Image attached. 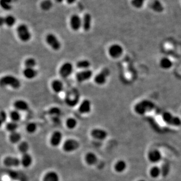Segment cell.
<instances>
[{"mask_svg":"<svg viewBox=\"0 0 181 181\" xmlns=\"http://www.w3.org/2000/svg\"><path fill=\"white\" fill-rule=\"evenodd\" d=\"M1 86H10L14 89H18L21 87V82L17 78L11 75L4 76L1 79Z\"/></svg>","mask_w":181,"mask_h":181,"instance_id":"6da1fadb","label":"cell"},{"mask_svg":"<svg viewBox=\"0 0 181 181\" xmlns=\"http://www.w3.org/2000/svg\"><path fill=\"white\" fill-rule=\"evenodd\" d=\"M154 104L150 101L144 100L137 104L134 107L135 112L140 115H142L148 111L153 109Z\"/></svg>","mask_w":181,"mask_h":181,"instance_id":"7a4b0ae2","label":"cell"},{"mask_svg":"<svg viewBox=\"0 0 181 181\" xmlns=\"http://www.w3.org/2000/svg\"><path fill=\"white\" fill-rule=\"evenodd\" d=\"M16 31L18 38L21 41L23 42H28L31 38V34L26 25L20 24L17 27Z\"/></svg>","mask_w":181,"mask_h":181,"instance_id":"3957f363","label":"cell"},{"mask_svg":"<svg viewBox=\"0 0 181 181\" xmlns=\"http://www.w3.org/2000/svg\"><path fill=\"white\" fill-rule=\"evenodd\" d=\"M162 118L164 122L170 125L174 126H179L181 125V120L180 118L175 116L170 112H164L162 116Z\"/></svg>","mask_w":181,"mask_h":181,"instance_id":"277c9868","label":"cell"},{"mask_svg":"<svg viewBox=\"0 0 181 181\" xmlns=\"http://www.w3.org/2000/svg\"><path fill=\"white\" fill-rule=\"evenodd\" d=\"M46 42L50 48L55 51H57L61 48V43L57 37L53 34L49 33L46 35Z\"/></svg>","mask_w":181,"mask_h":181,"instance_id":"5b68a950","label":"cell"},{"mask_svg":"<svg viewBox=\"0 0 181 181\" xmlns=\"http://www.w3.org/2000/svg\"><path fill=\"white\" fill-rule=\"evenodd\" d=\"M110 74V70L109 68H103L94 78V81L96 84L99 85H103L105 84Z\"/></svg>","mask_w":181,"mask_h":181,"instance_id":"8992f818","label":"cell"},{"mask_svg":"<svg viewBox=\"0 0 181 181\" xmlns=\"http://www.w3.org/2000/svg\"><path fill=\"white\" fill-rule=\"evenodd\" d=\"M73 71V65L70 62H66L60 67L59 70V74L63 78H67L71 75Z\"/></svg>","mask_w":181,"mask_h":181,"instance_id":"52a82bcc","label":"cell"},{"mask_svg":"<svg viewBox=\"0 0 181 181\" xmlns=\"http://www.w3.org/2000/svg\"><path fill=\"white\" fill-rule=\"evenodd\" d=\"M79 147V142L75 139H67L63 145V149L67 152H71L76 151Z\"/></svg>","mask_w":181,"mask_h":181,"instance_id":"ba28073f","label":"cell"},{"mask_svg":"<svg viewBox=\"0 0 181 181\" xmlns=\"http://www.w3.org/2000/svg\"><path fill=\"white\" fill-rule=\"evenodd\" d=\"M70 26L71 29L77 31L82 27V19L78 15L74 14L70 18Z\"/></svg>","mask_w":181,"mask_h":181,"instance_id":"9c48e42d","label":"cell"},{"mask_svg":"<svg viewBox=\"0 0 181 181\" xmlns=\"http://www.w3.org/2000/svg\"><path fill=\"white\" fill-rule=\"evenodd\" d=\"M123 52V48L118 44H114L110 46L109 48L108 52L111 57L113 59H117L120 57Z\"/></svg>","mask_w":181,"mask_h":181,"instance_id":"30bf717a","label":"cell"},{"mask_svg":"<svg viewBox=\"0 0 181 181\" xmlns=\"http://www.w3.org/2000/svg\"><path fill=\"white\" fill-rule=\"evenodd\" d=\"M92 75H93V72L92 71L88 69V70H82L78 72L75 75V78L79 82L82 83L90 79Z\"/></svg>","mask_w":181,"mask_h":181,"instance_id":"8fae6325","label":"cell"},{"mask_svg":"<svg viewBox=\"0 0 181 181\" xmlns=\"http://www.w3.org/2000/svg\"><path fill=\"white\" fill-rule=\"evenodd\" d=\"M148 159L151 163L157 164L162 160V153L158 149H152L148 152Z\"/></svg>","mask_w":181,"mask_h":181,"instance_id":"7c38bea8","label":"cell"},{"mask_svg":"<svg viewBox=\"0 0 181 181\" xmlns=\"http://www.w3.org/2000/svg\"><path fill=\"white\" fill-rule=\"evenodd\" d=\"M90 135L95 139L103 141L107 138L108 133L106 130L102 129L95 128L91 131Z\"/></svg>","mask_w":181,"mask_h":181,"instance_id":"4fadbf2b","label":"cell"},{"mask_svg":"<svg viewBox=\"0 0 181 181\" xmlns=\"http://www.w3.org/2000/svg\"><path fill=\"white\" fill-rule=\"evenodd\" d=\"M63 139V134L59 131H54L50 138V144L52 146L56 147L61 143Z\"/></svg>","mask_w":181,"mask_h":181,"instance_id":"5bb4252c","label":"cell"},{"mask_svg":"<svg viewBox=\"0 0 181 181\" xmlns=\"http://www.w3.org/2000/svg\"><path fill=\"white\" fill-rule=\"evenodd\" d=\"M21 163V160H20L18 158L12 156L7 157L4 160L5 165L8 167H17Z\"/></svg>","mask_w":181,"mask_h":181,"instance_id":"9a60e30c","label":"cell"},{"mask_svg":"<svg viewBox=\"0 0 181 181\" xmlns=\"http://www.w3.org/2000/svg\"><path fill=\"white\" fill-rule=\"evenodd\" d=\"M91 110V103L90 101L87 99L83 101L79 108V111L82 114H87L90 112Z\"/></svg>","mask_w":181,"mask_h":181,"instance_id":"2e32d148","label":"cell"},{"mask_svg":"<svg viewBox=\"0 0 181 181\" xmlns=\"http://www.w3.org/2000/svg\"><path fill=\"white\" fill-rule=\"evenodd\" d=\"M92 24V16L89 13L84 15L82 19V27L85 31H89L90 30Z\"/></svg>","mask_w":181,"mask_h":181,"instance_id":"e0dca14e","label":"cell"},{"mask_svg":"<svg viewBox=\"0 0 181 181\" xmlns=\"http://www.w3.org/2000/svg\"><path fill=\"white\" fill-rule=\"evenodd\" d=\"M14 107L15 110L20 111H25L29 109L28 103L22 100H18L14 103Z\"/></svg>","mask_w":181,"mask_h":181,"instance_id":"ac0fdd59","label":"cell"},{"mask_svg":"<svg viewBox=\"0 0 181 181\" xmlns=\"http://www.w3.org/2000/svg\"><path fill=\"white\" fill-rule=\"evenodd\" d=\"M23 75L27 79H32L36 78L38 75V71L34 68L25 67L23 71Z\"/></svg>","mask_w":181,"mask_h":181,"instance_id":"d6986e66","label":"cell"},{"mask_svg":"<svg viewBox=\"0 0 181 181\" xmlns=\"http://www.w3.org/2000/svg\"><path fill=\"white\" fill-rule=\"evenodd\" d=\"M52 89L56 93H60L62 92L64 89L63 83L59 79H54L51 84Z\"/></svg>","mask_w":181,"mask_h":181,"instance_id":"ffe728a7","label":"cell"},{"mask_svg":"<svg viewBox=\"0 0 181 181\" xmlns=\"http://www.w3.org/2000/svg\"><path fill=\"white\" fill-rule=\"evenodd\" d=\"M127 164L125 160H120L117 161L114 164V170L118 173H123L125 171Z\"/></svg>","mask_w":181,"mask_h":181,"instance_id":"44dd1931","label":"cell"},{"mask_svg":"<svg viewBox=\"0 0 181 181\" xmlns=\"http://www.w3.org/2000/svg\"><path fill=\"white\" fill-rule=\"evenodd\" d=\"M85 160L89 165H94L97 163V156L93 152H88L85 156Z\"/></svg>","mask_w":181,"mask_h":181,"instance_id":"7402d4cb","label":"cell"},{"mask_svg":"<svg viewBox=\"0 0 181 181\" xmlns=\"http://www.w3.org/2000/svg\"><path fill=\"white\" fill-rule=\"evenodd\" d=\"M43 181H60V177L55 171H49L45 175Z\"/></svg>","mask_w":181,"mask_h":181,"instance_id":"603a6c76","label":"cell"},{"mask_svg":"<svg viewBox=\"0 0 181 181\" xmlns=\"http://www.w3.org/2000/svg\"><path fill=\"white\" fill-rule=\"evenodd\" d=\"M21 163L24 167H29L32 163V156L28 153L23 154L21 159Z\"/></svg>","mask_w":181,"mask_h":181,"instance_id":"cb8c5ba5","label":"cell"},{"mask_svg":"<svg viewBox=\"0 0 181 181\" xmlns=\"http://www.w3.org/2000/svg\"><path fill=\"white\" fill-rule=\"evenodd\" d=\"M149 174L152 178L157 179L162 175V170L158 166H154L149 170Z\"/></svg>","mask_w":181,"mask_h":181,"instance_id":"d4e9b609","label":"cell"},{"mask_svg":"<svg viewBox=\"0 0 181 181\" xmlns=\"http://www.w3.org/2000/svg\"><path fill=\"white\" fill-rule=\"evenodd\" d=\"M90 66V63L87 60H79L76 64V67L83 70H88Z\"/></svg>","mask_w":181,"mask_h":181,"instance_id":"484cf974","label":"cell"},{"mask_svg":"<svg viewBox=\"0 0 181 181\" xmlns=\"http://www.w3.org/2000/svg\"><path fill=\"white\" fill-rule=\"evenodd\" d=\"M160 64L162 68L164 69H169L171 67L173 64L170 59L167 57H164L160 60Z\"/></svg>","mask_w":181,"mask_h":181,"instance_id":"4316f807","label":"cell"},{"mask_svg":"<svg viewBox=\"0 0 181 181\" xmlns=\"http://www.w3.org/2000/svg\"><path fill=\"white\" fill-rule=\"evenodd\" d=\"M53 4L51 0H43L40 4L41 8L45 11L50 10Z\"/></svg>","mask_w":181,"mask_h":181,"instance_id":"83f0119b","label":"cell"},{"mask_svg":"<svg viewBox=\"0 0 181 181\" xmlns=\"http://www.w3.org/2000/svg\"><path fill=\"white\" fill-rule=\"evenodd\" d=\"M16 20L15 17L12 15H8L4 18V24L7 26L12 27L15 25Z\"/></svg>","mask_w":181,"mask_h":181,"instance_id":"f1b7e54d","label":"cell"},{"mask_svg":"<svg viewBox=\"0 0 181 181\" xmlns=\"http://www.w3.org/2000/svg\"><path fill=\"white\" fill-rule=\"evenodd\" d=\"M21 136L20 134L16 131L11 133L10 135V141L13 144H17L21 141Z\"/></svg>","mask_w":181,"mask_h":181,"instance_id":"f546056e","label":"cell"},{"mask_svg":"<svg viewBox=\"0 0 181 181\" xmlns=\"http://www.w3.org/2000/svg\"><path fill=\"white\" fill-rule=\"evenodd\" d=\"M21 114L19 113V111L17 110H12V111L10 112V117L12 121H14L17 122L18 121H19L21 119Z\"/></svg>","mask_w":181,"mask_h":181,"instance_id":"4dcf8cb0","label":"cell"},{"mask_svg":"<svg viewBox=\"0 0 181 181\" xmlns=\"http://www.w3.org/2000/svg\"><path fill=\"white\" fill-rule=\"evenodd\" d=\"M29 148V144L26 141H22L21 143H20L19 146H18V149L20 152L23 154L27 153L28 150Z\"/></svg>","mask_w":181,"mask_h":181,"instance_id":"1f68e13d","label":"cell"},{"mask_svg":"<svg viewBox=\"0 0 181 181\" xmlns=\"http://www.w3.org/2000/svg\"><path fill=\"white\" fill-rule=\"evenodd\" d=\"M151 7L154 11L157 12H160L164 9L163 5L160 3V2L158 0H155V1L152 2Z\"/></svg>","mask_w":181,"mask_h":181,"instance_id":"d6a6232c","label":"cell"},{"mask_svg":"<svg viewBox=\"0 0 181 181\" xmlns=\"http://www.w3.org/2000/svg\"><path fill=\"white\" fill-rule=\"evenodd\" d=\"M18 127V125L17 122L11 121L8 122L6 124V128L7 131H9L10 133H14L15 132Z\"/></svg>","mask_w":181,"mask_h":181,"instance_id":"836d02e7","label":"cell"},{"mask_svg":"<svg viewBox=\"0 0 181 181\" xmlns=\"http://www.w3.org/2000/svg\"><path fill=\"white\" fill-rule=\"evenodd\" d=\"M24 65L26 68H34L36 66V61L32 57L27 59L24 61Z\"/></svg>","mask_w":181,"mask_h":181,"instance_id":"e575fe53","label":"cell"},{"mask_svg":"<svg viewBox=\"0 0 181 181\" xmlns=\"http://www.w3.org/2000/svg\"><path fill=\"white\" fill-rule=\"evenodd\" d=\"M66 125L70 129H72L77 126V121L74 118H70L66 121Z\"/></svg>","mask_w":181,"mask_h":181,"instance_id":"d590c367","label":"cell"},{"mask_svg":"<svg viewBox=\"0 0 181 181\" xmlns=\"http://www.w3.org/2000/svg\"><path fill=\"white\" fill-rule=\"evenodd\" d=\"M12 0H1V5L4 9L9 10L11 9Z\"/></svg>","mask_w":181,"mask_h":181,"instance_id":"8d00e7d4","label":"cell"},{"mask_svg":"<svg viewBox=\"0 0 181 181\" xmlns=\"http://www.w3.org/2000/svg\"><path fill=\"white\" fill-rule=\"evenodd\" d=\"M37 129V125L33 122H30L27 125L26 130L29 133H33Z\"/></svg>","mask_w":181,"mask_h":181,"instance_id":"74e56055","label":"cell"},{"mask_svg":"<svg viewBox=\"0 0 181 181\" xmlns=\"http://www.w3.org/2000/svg\"><path fill=\"white\" fill-rule=\"evenodd\" d=\"M145 0H132L131 4L136 8H140L144 5Z\"/></svg>","mask_w":181,"mask_h":181,"instance_id":"f35d334b","label":"cell"},{"mask_svg":"<svg viewBox=\"0 0 181 181\" xmlns=\"http://www.w3.org/2000/svg\"><path fill=\"white\" fill-rule=\"evenodd\" d=\"M48 113L51 115L57 116L60 115L61 113V111L59 108L52 107L50 108V110L48 111Z\"/></svg>","mask_w":181,"mask_h":181,"instance_id":"ab89813d","label":"cell"},{"mask_svg":"<svg viewBox=\"0 0 181 181\" xmlns=\"http://www.w3.org/2000/svg\"><path fill=\"white\" fill-rule=\"evenodd\" d=\"M0 117H1V124H2L6 122L7 118V114L4 111H1L0 113Z\"/></svg>","mask_w":181,"mask_h":181,"instance_id":"60d3db41","label":"cell"},{"mask_svg":"<svg viewBox=\"0 0 181 181\" xmlns=\"http://www.w3.org/2000/svg\"><path fill=\"white\" fill-rule=\"evenodd\" d=\"M169 169H170V168H169V165L164 164L163 168H161L162 174H164L166 175V174H168V173H169Z\"/></svg>","mask_w":181,"mask_h":181,"instance_id":"b9f144b4","label":"cell"},{"mask_svg":"<svg viewBox=\"0 0 181 181\" xmlns=\"http://www.w3.org/2000/svg\"><path fill=\"white\" fill-rule=\"evenodd\" d=\"M66 1L67 3L69 5L72 4L76 1V0H66Z\"/></svg>","mask_w":181,"mask_h":181,"instance_id":"7bdbcfd3","label":"cell"},{"mask_svg":"<svg viewBox=\"0 0 181 181\" xmlns=\"http://www.w3.org/2000/svg\"><path fill=\"white\" fill-rule=\"evenodd\" d=\"M64 1V0H55V1L58 3H62Z\"/></svg>","mask_w":181,"mask_h":181,"instance_id":"ee69618b","label":"cell"},{"mask_svg":"<svg viewBox=\"0 0 181 181\" xmlns=\"http://www.w3.org/2000/svg\"><path fill=\"white\" fill-rule=\"evenodd\" d=\"M137 181H146V180H143V179H141V180H138Z\"/></svg>","mask_w":181,"mask_h":181,"instance_id":"f6af8a7d","label":"cell"}]
</instances>
